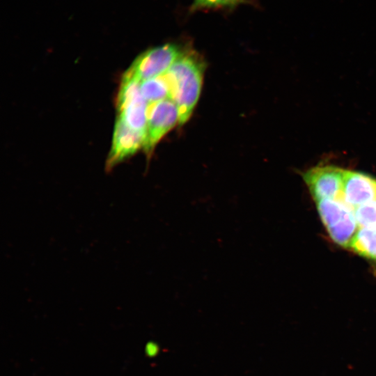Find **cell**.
Instances as JSON below:
<instances>
[{"instance_id":"1","label":"cell","mask_w":376,"mask_h":376,"mask_svg":"<svg viewBox=\"0 0 376 376\" xmlns=\"http://www.w3.org/2000/svg\"><path fill=\"white\" fill-rule=\"evenodd\" d=\"M204 64L195 53H184L164 74L169 87V99L178 107L179 125L191 117L200 97Z\"/></svg>"},{"instance_id":"2","label":"cell","mask_w":376,"mask_h":376,"mask_svg":"<svg viewBox=\"0 0 376 376\" xmlns=\"http://www.w3.org/2000/svg\"><path fill=\"white\" fill-rule=\"evenodd\" d=\"M315 202L330 237L338 245L349 247L358 226L354 210L343 199L327 198Z\"/></svg>"},{"instance_id":"3","label":"cell","mask_w":376,"mask_h":376,"mask_svg":"<svg viewBox=\"0 0 376 376\" xmlns=\"http://www.w3.org/2000/svg\"><path fill=\"white\" fill-rule=\"evenodd\" d=\"M140 83L125 73L123 75L116 98L117 117L145 136L148 104L141 95Z\"/></svg>"},{"instance_id":"4","label":"cell","mask_w":376,"mask_h":376,"mask_svg":"<svg viewBox=\"0 0 376 376\" xmlns=\"http://www.w3.org/2000/svg\"><path fill=\"white\" fill-rule=\"evenodd\" d=\"M184 53L174 43H166L150 48L139 54L125 73L140 82L161 76Z\"/></svg>"},{"instance_id":"5","label":"cell","mask_w":376,"mask_h":376,"mask_svg":"<svg viewBox=\"0 0 376 376\" xmlns=\"http://www.w3.org/2000/svg\"><path fill=\"white\" fill-rule=\"evenodd\" d=\"M345 171L331 164H318L304 171L302 178L315 201L343 199Z\"/></svg>"},{"instance_id":"6","label":"cell","mask_w":376,"mask_h":376,"mask_svg":"<svg viewBox=\"0 0 376 376\" xmlns=\"http://www.w3.org/2000/svg\"><path fill=\"white\" fill-rule=\"evenodd\" d=\"M178 123L179 111L171 99L148 104L147 125L143 148L150 155L157 143Z\"/></svg>"},{"instance_id":"7","label":"cell","mask_w":376,"mask_h":376,"mask_svg":"<svg viewBox=\"0 0 376 376\" xmlns=\"http://www.w3.org/2000/svg\"><path fill=\"white\" fill-rule=\"evenodd\" d=\"M145 136L129 127L117 117L111 150L106 162L107 170L130 157L143 148Z\"/></svg>"},{"instance_id":"8","label":"cell","mask_w":376,"mask_h":376,"mask_svg":"<svg viewBox=\"0 0 376 376\" xmlns=\"http://www.w3.org/2000/svg\"><path fill=\"white\" fill-rule=\"evenodd\" d=\"M343 199L353 210L376 199V179L363 172L346 169Z\"/></svg>"},{"instance_id":"9","label":"cell","mask_w":376,"mask_h":376,"mask_svg":"<svg viewBox=\"0 0 376 376\" xmlns=\"http://www.w3.org/2000/svg\"><path fill=\"white\" fill-rule=\"evenodd\" d=\"M350 247L361 256L376 260V227H360Z\"/></svg>"},{"instance_id":"10","label":"cell","mask_w":376,"mask_h":376,"mask_svg":"<svg viewBox=\"0 0 376 376\" xmlns=\"http://www.w3.org/2000/svg\"><path fill=\"white\" fill-rule=\"evenodd\" d=\"M140 90L148 104L169 99V87L164 75L141 81Z\"/></svg>"},{"instance_id":"11","label":"cell","mask_w":376,"mask_h":376,"mask_svg":"<svg viewBox=\"0 0 376 376\" xmlns=\"http://www.w3.org/2000/svg\"><path fill=\"white\" fill-rule=\"evenodd\" d=\"M354 214L359 226L376 227V199L356 207Z\"/></svg>"},{"instance_id":"12","label":"cell","mask_w":376,"mask_h":376,"mask_svg":"<svg viewBox=\"0 0 376 376\" xmlns=\"http://www.w3.org/2000/svg\"><path fill=\"white\" fill-rule=\"evenodd\" d=\"M244 0H194L191 9L218 8L234 7Z\"/></svg>"},{"instance_id":"13","label":"cell","mask_w":376,"mask_h":376,"mask_svg":"<svg viewBox=\"0 0 376 376\" xmlns=\"http://www.w3.org/2000/svg\"><path fill=\"white\" fill-rule=\"evenodd\" d=\"M158 346L157 344L151 342L147 344L146 347V354L149 357H154L158 352Z\"/></svg>"}]
</instances>
